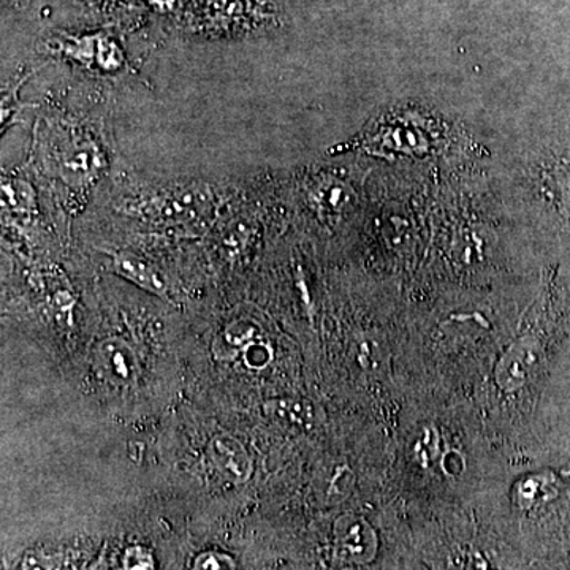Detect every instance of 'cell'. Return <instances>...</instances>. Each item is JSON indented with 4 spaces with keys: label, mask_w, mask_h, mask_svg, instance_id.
<instances>
[{
    "label": "cell",
    "mask_w": 570,
    "mask_h": 570,
    "mask_svg": "<svg viewBox=\"0 0 570 570\" xmlns=\"http://www.w3.org/2000/svg\"><path fill=\"white\" fill-rule=\"evenodd\" d=\"M213 206V194L208 187L179 186L165 189L135 204V216H145L153 220H193L208 216Z\"/></svg>",
    "instance_id": "cell-1"
},
{
    "label": "cell",
    "mask_w": 570,
    "mask_h": 570,
    "mask_svg": "<svg viewBox=\"0 0 570 570\" xmlns=\"http://www.w3.org/2000/svg\"><path fill=\"white\" fill-rule=\"evenodd\" d=\"M97 363L108 381L129 385L137 381L140 366L135 351L121 337H108L97 348Z\"/></svg>",
    "instance_id": "cell-2"
},
{
    "label": "cell",
    "mask_w": 570,
    "mask_h": 570,
    "mask_svg": "<svg viewBox=\"0 0 570 570\" xmlns=\"http://www.w3.org/2000/svg\"><path fill=\"white\" fill-rule=\"evenodd\" d=\"M209 455L214 466L225 479L234 483H245L253 474V460L245 445L230 434H217L209 442Z\"/></svg>",
    "instance_id": "cell-3"
},
{
    "label": "cell",
    "mask_w": 570,
    "mask_h": 570,
    "mask_svg": "<svg viewBox=\"0 0 570 570\" xmlns=\"http://www.w3.org/2000/svg\"><path fill=\"white\" fill-rule=\"evenodd\" d=\"M336 542L352 562H370L376 554V534L358 517H343L336 524Z\"/></svg>",
    "instance_id": "cell-4"
},
{
    "label": "cell",
    "mask_w": 570,
    "mask_h": 570,
    "mask_svg": "<svg viewBox=\"0 0 570 570\" xmlns=\"http://www.w3.org/2000/svg\"><path fill=\"white\" fill-rule=\"evenodd\" d=\"M59 157V174L67 181H86L97 174L100 165L99 149L91 141H82V138H75L61 148Z\"/></svg>",
    "instance_id": "cell-5"
},
{
    "label": "cell",
    "mask_w": 570,
    "mask_h": 570,
    "mask_svg": "<svg viewBox=\"0 0 570 570\" xmlns=\"http://www.w3.org/2000/svg\"><path fill=\"white\" fill-rule=\"evenodd\" d=\"M111 268L116 275L138 285L142 291L160 296V298H167V287H165L164 281L148 262L141 261L137 255L124 253V250L112 254Z\"/></svg>",
    "instance_id": "cell-6"
},
{
    "label": "cell",
    "mask_w": 570,
    "mask_h": 570,
    "mask_svg": "<svg viewBox=\"0 0 570 570\" xmlns=\"http://www.w3.org/2000/svg\"><path fill=\"white\" fill-rule=\"evenodd\" d=\"M3 208L13 214L29 216L36 208V197L32 187L20 179L3 178L2 181Z\"/></svg>",
    "instance_id": "cell-7"
},
{
    "label": "cell",
    "mask_w": 570,
    "mask_h": 570,
    "mask_svg": "<svg viewBox=\"0 0 570 570\" xmlns=\"http://www.w3.org/2000/svg\"><path fill=\"white\" fill-rule=\"evenodd\" d=\"M554 480L553 475L542 474L538 478L528 479L527 482L521 483L519 489V502L524 508L538 504V502L547 501L554 497Z\"/></svg>",
    "instance_id": "cell-8"
},
{
    "label": "cell",
    "mask_w": 570,
    "mask_h": 570,
    "mask_svg": "<svg viewBox=\"0 0 570 570\" xmlns=\"http://www.w3.org/2000/svg\"><path fill=\"white\" fill-rule=\"evenodd\" d=\"M266 411L276 417H283L288 422L302 423L311 417L309 407L303 406L298 401H272L266 404Z\"/></svg>",
    "instance_id": "cell-9"
},
{
    "label": "cell",
    "mask_w": 570,
    "mask_h": 570,
    "mask_svg": "<svg viewBox=\"0 0 570 570\" xmlns=\"http://www.w3.org/2000/svg\"><path fill=\"white\" fill-rule=\"evenodd\" d=\"M124 570H156L151 551L145 547H130L124 554Z\"/></svg>",
    "instance_id": "cell-10"
},
{
    "label": "cell",
    "mask_w": 570,
    "mask_h": 570,
    "mask_svg": "<svg viewBox=\"0 0 570 570\" xmlns=\"http://www.w3.org/2000/svg\"><path fill=\"white\" fill-rule=\"evenodd\" d=\"M194 570H236V566L228 554L206 551L195 560Z\"/></svg>",
    "instance_id": "cell-11"
},
{
    "label": "cell",
    "mask_w": 570,
    "mask_h": 570,
    "mask_svg": "<svg viewBox=\"0 0 570 570\" xmlns=\"http://www.w3.org/2000/svg\"><path fill=\"white\" fill-rule=\"evenodd\" d=\"M272 360V352L264 344H249L245 351V362L249 367H264Z\"/></svg>",
    "instance_id": "cell-12"
}]
</instances>
